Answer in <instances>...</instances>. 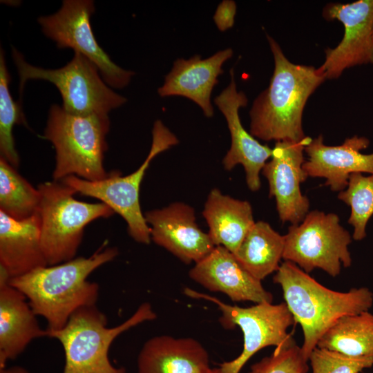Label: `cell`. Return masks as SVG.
<instances>
[{"mask_svg":"<svg viewBox=\"0 0 373 373\" xmlns=\"http://www.w3.org/2000/svg\"><path fill=\"white\" fill-rule=\"evenodd\" d=\"M369 144L365 137L354 135L346 138L341 145L328 146L319 135L305 147L307 160L303 169L307 178H325V186L332 191L341 192L347 187L352 173L373 175V153H361Z\"/></svg>","mask_w":373,"mask_h":373,"instance_id":"2e32d148","label":"cell"},{"mask_svg":"<svg viewBox=\"0 0 373 373\" xmlns=\"http://www.w3.org/2000/svg\"><path fill=\"white\" fill-rule=\"evenodd\" d=\"M267 39L274 68L269 86L250 110L249 133L267 142H300L306 137L302 123L305 104L325 77L318 68L291 62L274 38L267 35Z\"/></svg>","mask_w":373,"mask_h":373,"instance_id":"7a4b0ae2","label":"cell"},{"mask_svg":"<svg viewBox=\"0 0 373 373\" xmlns=\"http://www.w3.org/2000/svg\"><path fill=\"white\" fill-rule=\"evenodd\" d=\"M137 373H211L208 352L197 340L156 336L143 345Z\"/></svg>","mask_w":373,"mask_h":373,"instance_id":"ffe728a7","label":"cell"},{"mask_svg":"<svg viewBox=\"0 0 373 373\" xmlns=\"http://www.w3.org/2000/svg\"><path fill=\"white\" fill-rule=\"evenodd\" d=\"M211 373H223L221 369L219 368H214L213 369L212 372Z\"/></svg>","mask_w":373,"mask_h":373,"instance_id":"1f68e13d","label":"cell"},{"mask_svg":"<svg viewBox=\"0 0 373 373\" xmlns=\"http://www.w3.org/2000/svg\"><path fill=\"white\" fill-rule=\"evenodd\" d=\"M233 53L232 49L228 48L206 59L199 55L188 59H177L163 85L157 90L159 95L186 97L198 104L206 117H211V92L218 82V77L223 73V64Z\"/></svg>","mask_w":373,"mask_h":373,"instance_id":"ac0fdd59","label":"cell"},{"mask_svg":"<svg viewBox=\"0 0 373 373\" xmlns=\"http://www.w3.org/2000/svg\"><path fill=\"white\" fill-rule=\"evenodd\" d=\"M202 216L215 246L236 254L247 233L255 224L250 203L213 189L208 195Z\"/></svg>","mask_w":373,"mask_h":373,"instance_id":"7402d4cb","label":"cell"},{"mask_svg":"<svg viewBox=\"0 0 373 373\" xmlns=\"http://www.w3.org/2000/svg\"><path fill=\"white\" fill-rule=\"evenodd\" d=\"M323 15L344 26L342 40L325 50V61L318 68L325 79H336L353 66L373 64V0L328 3Z\"/></svg>","mask_w":373,"mask_h":373,"instance_id":"7c38bea8","label":"cell"},{"mask_svg":"<svg viewBox=\"0 0 373 373\" xmlns=\"http://www.w3.org/2000/svg\"><path fill=\"white\" fill-rule=\"evenodd\" d=\"M144 218L151 240L184 263L200 262L216 247L209 235L199 228L193 208L185 203L173 202L149 211Z\"/></svg>","mask_w":373,"mask_h":373,"instance_id":"9a60e30c","label":"cell"},{"mask_svg":"<svg viewBox=\"0 0 373 373\" xmlns=\"http://www.w3.org/2000/svg\"><path fill=\"white\" fill-rule=\"evenodd\" d=\"M109 127L108 115H76L59 105L51 106L42 137L55 150L53 180L61 181L70 175L88 181L107 178L104 158Z\"/></svg>","mask_w":373,"mask_h":373,"instance_id":"277c9868","label":"cell"},{"mask_svg":"<svg viewBox=\"0 0 373 373\" xmlns=\"http://www.w3.org/2000/svg\"><path fill=\"white\" fill-rule=\"evenodd\" d=\"M285 236L264 221L255 222L234 254L240 265L262 280L277 271L283 258Z\"/></svg>","mask_w":373,"mask_h":373,"instance_id":"603a6c76","label":"cell"},{"mask_svg":"<svg viewBox=\"0 0 373 373\" xmlns=\"http://www.w3.org/2000/svg\"><path fill=\"white\" fill-rule=\"evenodd\" d=\"M350 233L341 225L338 216L318 210L309 211L301 222L291 224L285 235L283 258L309 273L318 268L332 277L348 267L352 258Z\"/></svg>","mask_w":373,"mask_h":373,"instance_id":"9c48e42d","label":"cell"},{"mask_svg":"<svg viewBox=\"0 0 373 373\" xmlns=\"http://www.w3.org/2000/svg\"><path fill=\"white\" fill-rule=\"evenodd\" d=\"M311 140L306 136L300 142H276L271 160L262 170L283 222L299 224L309 212V200L302 193L300 184L307 178L303 165L305 147Z\"/></svg>","mask_w":373,"mask_h":373,"instance_id":"4fadbf2b","label":"cell"},{"mask_svg":"<svg viewBox=\"0 0 373 373\" xmlns=\"http://www.w3.org/2000/svg\"><path fill=\"white\" fill-rule=\"evenodd\" d=\"M47 265L41 245L39 212L16 220L0 211V266L10 278Z\"/></svg>","mask_w":373,"mask_h":373,"instance_id":"44dd1931","label":"cell"},{"mask_svg":"<svg viewBox=\"0 0 373 373\" xmlns=\"http://www.w3.org/2000/svg\"><path fill=\"white\" fill-rule=\"evenodd\" d=\"M338 198L350 207L348 223L354 227L353 239L361 240L366 236V226L373 215V175L352 173L345 190Z\"/></svg>","mask_w":373,"mask_h":373,"instance_id":"4316f807","label":"cell"},{"mask_svg":"<svg viewBox=\"0 0 373 373\" xmlns=\"http://www.w3.org/2000/svg\"><path fill=\"white\" fill-rule=\"evenodd\" d=\"M189 277L211 291L226 294L233 301L272 303L273 296L238 262L234 254L216 246L190 269Z\"/></svg>","mask_w":373,"mask_h":373,"instance_id":"e0dca14e","label":"cell"},{"mask_svg":"<svg viewBox=\"0 0 373 373\" xmlns=\"http://www.w3.org/2000/svg\"><path fill=\"white\" fill-rule=\"evenodd\" d=\"M10 75L7 69L4 52H0V153L15 168L20 159L15 148L12 130L15 124L26 125L21 102H15L11 96L9 84Z\"/></svg>","mask_w":373,"mask_h":373,"instance_id":"484cf974","label":"cell"},{"mask_svg":"<svg viewBox=\"0 0 373 373\" xmlns=\"http://www.w3.org/2000/svg\"><path fill=\"white\" fill-rule=\"evenodd\" d=\"M156 317L151 304L144 303L126 321L108 327L106 316L96 305L86 306L75 312L61 329L47 331V336L58 340L63 347L62 373H126L110 362L111 345L122 333Z\"/></svg>","mask_w":373,"mask_h":373,"instance_id":"5b68a950","label":"cell"},{"mask_svg":"<svg viewBox=\"0 0 373 373\" xmlns=\"http://www.w3.org/2000/svg\"><path fill=\"white\" fill-rule=\"evenodd\" d=\"M117 255L116 247H102L88 258H75L11 278L9 284L26 296L37 316L45 318L47 331L59 330L77 309L96 305L99 285L87 278Z\"/></svg>","mask_w":373,"mask_h":373,"instance_id":"6da1fadb","label":"cell"},{"mask_svg":"<svg viewBox=\"0 0 373 373\" xmlns=\"http://www.w3.org/2000/svg\"><path fill=\"white\" fill-rule=\"evenodd\" d=\"M236 14V3L232 0H224L218 6L213 15V21L218 29L224 32L233 27Z\"/></svg>","mask_w":373,"mask_h":373,"instance_id":"f546056e","label":"cell"},{"mask_svg":"<svg viewBox=\"0 0 373 373\" xmlns=\"http://www.w3.org/2000/svg\"><path fill=\"white\" fill-rule=\"evenodd\" d=\"M40 200L39 189L1 157L0 211L16 220H23L39 212Z\"/></svg>","mask_w":373,"mask_h":373,"instance_id":"d4e9b609","label":"cell"},{"mask_svg":"<svg viewBox=\"0 0 373 373\" xmlns=\"http://www.w3.org/2000/svg\"><path fill=\"white\" fill-rule=\"evenodd\" d=\"M230 82L214 99V103L224 116L231 135V146L222 160L224 168L232 170L241 164L245 171L246 182L251 191L261 186L260 174L272 155V149L260 144L243 127L239 109L247 104L248 99L242 91H238L233 68L229 71Z\"/></svg>","mask_w":373,"mask_h":373,"instance_id":"5bb4252c","label":"cell"},{"mask_svg":"<svg viewBox=\"0 0 373 373\" xmlns=\"http://www.w3.org/2000/svg\"><path fill=\"white\" fill-rule=\"evenodd\" d=\"M12 59L19 77V93L30 79H41L53 84L62 98V108L76 115H108L126 102V99L107 86L97 66L86 57L75 52L64 66L46 69L28 64L12 48Z\"/></svg>","mask_w":373,"mask_h":373,"instance_id":"52a82bcc","label":"cell"},{"mask_svg":"<svg viewBox=\"0 0 373 373\" xmlns=\"http://www.w3.org/2000/svg\"><path fill=\"white\" fill-rule=\"evenodd\" d=\"M307 361L291 336L270 356L254 364L249 373H307Z\"/></svg>","mask_w":373,"mask_h":373,"instance_id":"83f0119b","label":"cell"},{"mask_svg":"<svg viewBox=\"0 0 373 373\" xmlns=\"http://www.w3.org/2000/svg\"><path fill=\"white\" fill-rule=\"evenodd\" d=\"M184 293L193 298H200L216 304L222 312L220 323L225 328L237 325L244 336L243 350L236 358L220 365L223 373H239L245 364L257 352L268 346L278 347L292 336L288 328L295 323L285 303H261L249 307L228 305L212 296L189 287Z\"/></svg>","mask_w":373,"mask_h":373,"instance_id":"30bf717a","label":"cell"},{"mask_svg":"<svg viewBox=\"0 0 373 373\" xmlns=\"http://www.w3.org/2000/svg\"><path fill=\"white\" fill-rule=\"evenodd\" d=\"M274 282L280 285L285 303L303 333L301 350L306 360L326 331L340 318L368 311L373 294L367 287L341 292L327 288L298 266L283 262Z\"/></svg>","mask_w":373,"mask_h":373,"instance_id":"3957f363","label":"cell"},{"mask_svg":"<svg viewBox=\"0 0 373 373\" xmlns=\"http://www.w3.org/2000/svg\"><path fill=\"white\" fill-rule=\"evenodd\" d=\"M37 189L41 195V245L48 265L75 258L86 226L115 213L102 202L88 203L76 200L73 197L76 191L61 181L46 182Z\"/></svg>","mask_w":373,"mask_h":373,"instance_id":"8992f818","label":"cell"},{"mask_svg":"<svg viewBox=\"0 0 373 373\" xmlns=\"http://www.w3.org/2000/svg\"><path fill=\"white\" fill-rule=\"evenodd\" d=\"M95 5L90 0H64L55 14L38 19L44 34L59 48H72L90 59L104 81L115 88L126 87L135 73L115 64L98 44L90 25Z\"/></svg>","mask_w":373,"mask_h":373,"instance_id":"8fae6325","label":"cell"},{"mask_svg":"<svg viewBox=\"0 0 373 373\" xmlns=\"http://www.w3.org/2000/svg\"><path fill=\"white\" fill-rule=\"evenodd\" d=\"M316 347L354 357L373 356V314L366 311L340 318Z\"/></svg>","mask_w":373,"mask_h":373,"instance_id":"cb8c5ba5","label":"cell"},{"mask_svg":"<svg viewBox=\"0 0 373 373\" xmlns=\"http://www.w3.org/2000/svg\"><path fill=\"white\" fill-rule=\"evenodd\" d=\"M10 279L0 267V369L21 354L32 341L47 336L27 298L9 284Z\"/></svg>","mask_w":373,"mask_h":373,"instance_id":"d6986e66","label":"cell"},{"mask_svg":"<svg viewBox=\"0 0 373 373\" xmlns=\"http://www.w3.org/2000/svg\"><path fill=\"white\" fill-rule=\"evenodd\" d=\"M309 361L312 373H359L373 365V356L354 357L316 347Z\"/></svg>","mask_w":373,"mask_h":373,"instance_id":"f1b7e54d","label":"cell"},{"mask_svg":"<svg viewBox=\"0 0 373 373\" xmlns=\"http://www.w3.org/2000/svg\"><path fill=\"white\" fill-rule=\"evenodd\" d=\"M0 373H29L25 368L20 366H13L9 368L0 369Z\"/></svg>","mask_w":373,"mask_h":373,"instance_id":"4dcf8cb0","label":"cell"},{"mask_svg":"<svg viewBox=\"0 0 373 373\" xmlns=\"http://www.w3.org/2000/svg\"><path fill=\"white\" fill-rule=\"evenodd\" d=\"M179 142L177 137L162 122L156 120L152 130V144L144 162L134 172L122 176L117 171L99 181H88L70 175L61 182L76 193L99 200L119 214L126 222L130 236L136 242L149 244L151 233L140 204V189L150 162L162 152Z\"/></svg>","mask_w":373,"mask_h":373,"instance_id":"ba28073f","label":"cell"}]
</instances>
